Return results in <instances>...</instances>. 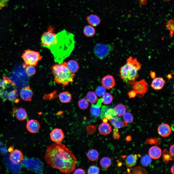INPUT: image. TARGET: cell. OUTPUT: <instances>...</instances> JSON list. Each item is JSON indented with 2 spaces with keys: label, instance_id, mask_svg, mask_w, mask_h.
Masks as SVG:
<instances>
[{
  "label": "cell",
  "instance_id": "cell-28",
  "mask_svg": "<svg viewBox=\"0 0 174 174\" xmlns=\"http://www.w3.org/2000/svg\"><path fill=\"white\" fill-rule=\"evenodd\" d=\"M100 164L101 166L104 168H108L111 165V162L110 159L108 157L103 158L100 160Z\"/></svg>",
  "mask_w": 174,
  "mask_h": 174
},
{
  "label": "cell",
  "instance_id": "cell-32",
  "mask_svg": "<svg viewBox=\"0 0 174 174\" xmlns=\"http://www.w3.org/2000/svg\"><path fill=\"white\" fill-rule=\"evenodd\" d=\"M172 156L165 149L163 152L162 158L164 162L167 163L170 160H172Z\"/></svg>",
  "mask_w": 174,
  "mask_h": 174
},
{
  "label": "cell",
  "instance_id": "cell-30",
  "mask_svg": "<svg viewBox=\"0 0 174 174\" xmlns=\"http://www.w3.org/2000/svg\"><path fill=\"white\" fill-rule=\"evenodd\" d=\"M91 115L93 116L97 117L99 116L101 112V109L99 106L96 105L93 106L90 110Z\"/></svg>",
  "mask_w": 174,
  "mask_h": 174
},
{
  "label": "cell",
  "instance_id": "cell-4",
  "mask_svg": "<svg viewBox=\"0 0 174 174\" xmlns=\"http://www.w3.org/2000/svg\"><path fill=\"white\" fill-rule=\"evenodd\" d=\"M141 64L136 58L132 56L128 58L126 64L120 68L119 75L124 81L130 84L135 81L139 76L138 72L141 68Z\"/></svg>",
  "mask_w": 174,
  "mask_h": 174
},
{
  "label": "cell",
  "instance_id": "cell-52",
  "mask_svg": "<svg viewBox=\"0 0 174 174\" xmlns=\"http://www.w3.org/2000/svg\"><path fill=\"white\" fill-rule=\"evenodd\" d=\"M167 78L169 79H170L172 78V76L171 74H169L167 76Z\"/></svg>",
  "mask_w": 174,
  "mask_h": 174
},
{
  "label": "cell",
  "instance_id": "cell-33",
  "mask_svg": "<svg viewBox=\"0 0 174 174\" xmlns=\"http://www.w3.org/2000/svg\"><path fill=\"white\" fill-rule=\"evenodd\" d=\"M151 158L149 155H146L142 157L141 160V163L144 166H147L150 165L151 162Z\"/></svg>",
  "mask_w": 174,
  "mask_h": 174
},
{
  "label": "cell",
  "instance_id": "cell-26",
  "mask_svg": "<svg viewBox=\"0 0 174 174\" xmlns=\"http://www.w3.org/2000/svg\"><path fill=\"white\" fill-rule=\"evenodd\" d=\"M86 98L88 102L91 103H95L97 100V97L96 94L92 91H89L87 93Z\"/></svg>",
  "mask_w": 174,
  "mask_h": 174
},
{
  "label": "cell",
  "instance_id": "cell-13",
  "mask_svg": "<svg viewBox=\"0 0 174 174\" xmlns=\"http://www.w3.org/2000/svg\"><path fill=\"white\" fill-rule=\"evenodd\" d=\"M13 114L18 120L20 121L25 120L27 115L25 109L22 108H17L16 107L13 108Z\"/></svg>",
  "mask_w": 174,
  "mask_h": 174
},
{
  "label": "cell",
  "instance_id": "cell-5",
  "mask_svg": "<svg viewBox=\"0 0 174 174\" xmlns=\"http://www.w3.org/2000/svg\"><path fill=\"white\" fill-rule=\"evenodd\" d=\"M21 57L26 65L34 66L37 65L42 58L39 52L30 50H25Z\"/></svg>",
  "mask_w": 174,
  "mask_h": 174
},
{
  "label": "cell",
  "instance_id": "cell-21",
  "mask_svg": "<svg viewBox=\"0 0 174 174\" xmlns=\"http://www.w3.org/2000/svg\"><path fill=\"white\" fill-rule=\"evenodd\" d=\"M137 159V156L136 154H131L128 155L125 159L126 164L128 167H132L136 165Z\"/></svg>",
  "mask_w": 174,
  "mask_h": 174
},
{
  "label": "cell",
  "instance_id": "cell-2",
  "mask_svg": "<svg viewBox=\"0 0 174 174\" xmlns=\"http://www.w3.org/2000/svg\"><path fill=\"white\" fill-rule=\"evenodd\" d=\"M44 159L52 167L62 173L71 172L76 167L75 157L69 148L59 142H55L47 147Z\"/></svg>",
  "mask_w": 174,
  "mask_h": 174
},
{
  "label": "cell",
  "instance_id": "cell-48",
  "mask_svg": "<svg viewBox=\"0 0 174 174\" xmlns=\"http://www.w3.org/2000/svg\"><path fill=\"white\" fill-rule=\"evenodd\" d=\"M150 75L152 79H154L156 78V74L154 72L151 71Z\"/></svg>",
  "mask_w": 174,
  "mask_h": 174
},
{
  "label": "cell",
  "instance_id": "cell-37",
  "mask_svg": "<svg viewBox=\"0 0 174 174\" xmlns=\"http://www.w3.org/2000/svg\"><path fill=\"white\" fill-rule=\"evenodd\" d=\"M100 170V168L97 166L92 165L89 167L87 171V173L89 174H99Z\"/></svg>",
  "mask_w": 174,
  "mask_h": 174
},
{
  "label": "cell",
  "instance_id": "cell-53",
  "mask_svg": "<svg viewBox=\"0 0 174 174\" xmlns=\"http://www.w3.org/2000/svg\"><path fill=\"white\" fill-rule=\"evenodd\" d=\"M166 0V1H169V0Z\"/></svg>",
  "mask_w": 174,
  "mask_h": 174
},
{
  "label": "cell",
  "instance_id": "cell-22",
  "mask_svg": "<svg viewBox=\"0 0 174 174\" xmlns=\"http://www.w3.org/2000/svg\"><path fill=\"white\" fill-rule=\"evenodd\" d=\"M67 66L70 71L72 73L76 72L78 70L79 67L77 62L74 60L69 61L67 63Z\"/></svg>",
  "mask_w": 174,
  "mask_h": 174
},
{
  "label": "cell",
  "instance_id": "cell-42",
  "mask_svg": "<svg viewBox=\"0 0 174 174\" xmlns=\"http://www.w3.org/2000/svg\"><path fill=\"white\" fill-rule=\"evenodd\" d=\"M6 89L0 90V97L3 102L7 99L9 92L6 90Z\"/></svg>",
  "mask_w": 174,
  "mask_h": 174
},
{
  "label": "cell",
  "instance_id": "cell-34",
  "mask_svg": "<svg viewBox=\"0 0 174 174\" xmlns=\"http://www.w3.org/2000/svg\"><path fill=\"white\" fill-rule=\"evenodd\" d=\"M166 27L170 31L169 35L170 37H172L174 33V20H170L167 22Z\"/></svg>",
  "mask_w": 174,
  "mask_h": 174
},
{
  "label": "cell",
  "instance_id": "cell-8",
  "mask_svg": "<svg viewBox=\"0 0 174 174\" xmlns=\"http://www.w3.org/2000/svg\"><path fill=\"white\" fill-rule=\"evenodd\" d=\"M50 138L53 142H59L64 138V135L60 129L56 128L52 130L50 134Z\"/></svg>",
  "mask_w": 174,
  "mask_h": 174
},
{
  "label": "cell",
  "instance_id": "cell-36",
  "mask_svg": "<svg viewBox=\"0 0 174 174\" xmlns=\"http://www.w3.org/2000/svg\"><path fill=\"white\" fill-rule=\"evenodd\" d=\"M78 105L80 109H85L88 108L89 106V103L88 101L86 99L83 98L79 101Z\"/></svg>",
  "mask_w": 174,
  "mask_h": 174
},
{
  "label": "cell",
  "instance_id": "cell-12",
  "mask_svg": "<svg viewBox=\"0 0 174 174\" xmlns=\"http://www.w3.org/2000/svg\"><path fill=\"white\" fill-rule=\"evenodd\" d=\"M102 86L105 88L109 89L114 87L115 85V81L113 77L108 75L104 77L102 80Z\"/></svg>",
  "mask_w": 174,
  "mask_h": 174
},
{
  "label": "cell",
  "instance_id": "cell-14",
  "mask_svg": "<svg viewBox=\"0 0 174 174\" xmlns=\"http://www.w3.org/2000/svg\"><path fill=\"white\" fill-rule=\"evenodd\" d=\"M158 131L161 136L163 137H167L170 134L171 129L168 124L163 123L159 126L158 128Z\"/></svg>",
  "mask_w": 174,
  "mask_h": 174
},
{
  "label": "cell",
  "instance_id": "cell-1",
  "mask_svg": "<svg viewBox=\"0 0 174 174\" xmlns=\"http://www.w3.org/2000/svg\"><path fill=\"white\" fill-rule=\"evenodd\" d=\"M49 29L43 34L42 46L50 50L57 63H61L69 56L74 47V35L65 29L56 34Z\"/></svg>",
  "mask_w": 174,
  "mask_h": 174
},
{
  "label": "cell",
  "instance_id": "cell-10",
  "mask_svg": "<svg viewBox=\"0 0 174 174\" xmlns=\"http://www.w3.org/2000/svg\"><path fill=\"white\" fill-rule=\"evenodd\" d=\"M9 157L11 161L15 164H19L23 159L22 152L17 149L13 150L11 152Z\"/></svg>",
  "mask_w": 174,
  "mask_h": 174
},
{
  "label": "cell",
  "instance_id": "cell-15",
  "mask_svg": "<svg viewBox=\"0 0 174 174\" xmlns=\"http://www.w3.org/2000/svg\"><path fill=\"white\" fill-rule=\"evenodd\" d=\"M153 79L151 84V87L155 90L161 89L165 82L163 78L162 77H158Z\"/></svg>",
  "mask_w": 174,
  "mask_h": 174
},
{
  "label": "cell",
  "instance_id": "cell-23",
  "mask_svg": "<svg viewBox=\"0 0 174 174\" xmlns=\"http://www.w3.org/2000/svg\"><path fill=\"white\" fill-rule=\"evenodd\" d=\"M87 156L89 160L94 161L98 159L99 158V154L98 152L96 150L92 149L88 151Z\"/></svg>",
  "mask_w": 174,
  "mask_h": 174
},
{
  "label": "cell",
  "instance_id": "cell-47",
  "mask_svg": "<svg viewBox=\"0 0 174 174\" xmlns=\"http://www.w3.org/2000/svg\"><path fill=\"white\" fill-rule=\"evenodd\" d=\"M170 153L171 155L174 157V145L171 146L170 149Z\"/></svg>",
  "mask_w": 174,
  "mask_h": 174
},
{
  "label": "cell",
  "instance_id": "cell-29",
  "mask_svg": "<svg viewBox=\"0 0 174 174\" xmlns=\"http://www.w3.org/2000/svg\"><path fill=\"white\" fill-rule=\"evenodd\" d=\"M102 102L104 104L108 105L110 104L113 100L112 95L108 93H105L102 96Z\"/></svg>",
  "mask_w": 174,
  "mask_h": 174
},
{
  "label": "cell",
  "instance_id": "cell-11",
  "mask_svg": "<svg viewBox=\"0 0 174 174\" xmlns=\"http://www.w3.org/2000/svg\"><path fill=\"white\" fill-rule=\"evenodd\" d=\"M26 126L27 130L29 132L32 133H35L39 130L40 125L39 123L37 120L32 119L27 121Z\"/></svg>",
  "mask_w": 174,
  "mask_h": 174
},
{
  "label": "cell",
  "instance_id": "cell-38",
  "mask_svg": "<svg viewBox=\"0 0 174 174\" xmlns=\"http://www.w3.org/2000/svg\"><path fill=\"white\" fill-rule=\"evenodd\" d=\"M123 116L124 121L127 123H130L133 120V116L129 112H125Z\"/></svg>",
  "mask_w": 174,
  "mask_h": 174
},
{
  "label": "cell",
  "instance_id": "cell-35",
  "mask_svg": "<svg viewBox=\"0 0 174 174\" xmlns=\"http://www.w3.org/2000/svg\"><path fill=\"white\" fill-rule=\"evenodd\" d=\"M17 90L14 89L9 92L7 99L10 101L13 102L15 101L17 99L16 98Z\"/></svg>",
  "mask_w": 174,
  "mask_h": 174
},
{
  "label": "cell",
  "instance_id": "cell-43",
  "mask_svg": "<svg viewBox=\"0 0 174 174\" xmlns=\"http://www.w3.org/2000/svg\"><path fill=\"white\" fill-rule=\"evenodd\" d=\"M113 137L114 139H117L119 138L120 135L118 134V129H115L113 132Z\"/></svg>",
  "mask_w": 174,
  "mask_h": 174
},
{
  "label": "cell",
  "instance_id": "cell-49",
  "mask_svg": "<svg viewBox=\"0 0 174 174\" xmlns=\"http://www.w3.org/2000/svg\"><path fill=\"white\" fill-rule=\"evenodd\" d=\"M14 150V148L12 146H10L8 150L9 152H12Z\"/></svg>",
  "mask_w": 174,
  "mask_h": 174
},
{
  "label": "cell",
  "instance_id": "cell-24",
  "mask_svg": "<svg viewBox=\"0 0 174 174\" xmlns=\"http://www.w3.org/2000/svg\"><path fill=\"white\" fill-rule=\"evenodd\" d=\"M85 35L87 37L93 36L95 34V30L93 26L90 25H87L83 29Z\"/></svg>",
  "mask_w": 174,
  "mask_h": 174
},
{
  "label": "cell",
  "instance_id": "cell-45",
  "mask_svg": "<svg viewBox=\"0 0 174 174\" xmlns=\"http://www.w3.org/2000/svg\"><path fill=\"white\" fill-rule=\"evenodd\" d=\"M74 174H85L84 170L81 168H78L76 169L74 172Z\"/></svg>",
  "mask_w": 174,
  "mask_h": 174
},
{
  "label": "cell",
  "instance_id": "cell-6",
  "mask_svg": "<svg viewBox=\"0 0 174 174\" xmlns=\"http://www.w3.org/2000/svg\"><path fill=\"white\" fill-rule=\"evenodd\" d=\"M130 84L132 85L133 90L139 97L143 96L148 90L147 84L144 79L138 81H135Z\"/></svg>",
  "mask_w": 174,
  "mask_h": 174
},
{
  "label": "cell",
  "instance_id": "cell-50",
  "mask_svg": "<svg viewBox=\"0 0 174 174\" xmlns=\"http://www.w3.org/2000/svg\"><path fill=\"white\" fill-rule=\"evenodd\" d=\"M131 140V138L130 136H127L126 138V140L128 141L130 140Z\"/></svg>",
  "mask_w": 174,
  "mask_h": 174
},
{
  "label": "cell",
  "instance_id": "cell-9",
  "mask_svg": "<svg viewBox=\"0 0 174 174\" xmlns=\"http://www.w3.org/2000/svg\"><path fill=\"white\" fill-rule=\"evenodd\" d=\"M20 95L21 99L26 101L31 100L33 95V92L29 86L22 88L20 92Z\"/></svg>",
  "mask_w": 174,
  "mask_h": 174
},
{
  "label": "cell",
  "instance_id": "cell-18",
  "mask_svg": "<svg viewBox=\"0 0 174 174\" xmlns=\"http://www.w3.org/2000/svg\"><path fill=\"white\" fill-rule=\"evenodd\" d=\"M120 119V118H118L116 116L109 120L114 126V128L118 129L126 126L127 124V123L124 121H121Z\"/></svg>",
  "mask_w": 174,
  "mask_h": 174
},
{
  "label": "cell",
  "instance_id": "cell-7",
  "mask_svg": "<svg viewBox=\"0 0 174 174\" xmlns=\"http://www.w3.org/2000/svg\"><path fill=\"white\" fill-rule=\"evenodd\" d=\"M110 46L108 45L98 44L96 45L94 48V51L96 56L102 59L107 56L110 50Z\"/></svg>",
  "mask_w": 174,
  "mask_h": 174
},
{
  "label": "cell",
  "instance_id": "cell-3",
  "mask_svg": "<svg viewBox=\"0 0 174 174\" xmlns=\"http://www.w3.org/2000/svg\"><path fill=\"white\" fill-rule=\"evenodd\" d=\"M51 72L54 76V81L56 83L64 87L72 82L75 76L74 73L70 72L65 62L57 63L51 67Z\"/></svg>",
  "mask_w": 174,
  "mask_h": 174
},
{
  "label": "cell",
  "instance_id": "cell-46",
  "mask_svg": "<svg viewBox=\"0 0 174 174\" xmlns=\"http://www.w3.org/2000/svg\"><path fill=\"white\" fill-rule=\"evenodd\" d=\"M128 94L130 98L134 97L137 95L136 93L134 90L130 91L128 93Z\"/></svg>",
  "mask_w": 174,
  "mask_h": 174
},
{
  "label": "cell",
  "instance_id": "cell-44",
  "mask_svg": "<svg viewBox=\"0 0 174 174\" xmlns=\"http://www.w3.org/2000/svg\"><path fill=\"white\" fill-rule=\"evenodd\" d=\"M9 0H0V10L5 7Z\"/></svg>",
  "mask_w": 174,
  "mask_h": 174
},
{
  "label": "cell",
  "instance_id": "cell-39",
  "mask_svg": "<svg viewBox=\"0 0 174 174\" xmlns=\"http://www.w3.org/2000/svg\"><path fill=\"white\" fill-rule=\"evenodd\" d=\"M160 139L159 138H148L145 141V143L147 144H153L158 145L160 143Z\"/></svg>",
  "mask_w": 174,
  "mask_h": 174
},
{
  "label": "cell",
  "instance_id": "cell-27",
  "mask_svg": "<svg viewBox=\"0 0 174 174\" xmlns=\"http://www.w3.org/2000/svg\"><path fill=\"white\" fill-rule=\"evenodd\" d=\"M11 82L12 81L7 77H4L3 80L0 79V90L7 88L8 85L11 84Z\"/></svg>",
  "mask_w": 174,
  "mask_h": 174
},
{
  "label": "cell",
  "instance_id": "cell-41",
  "mask_svg": "<svg viewBox=\"0 0 174 174\" xmlns=\"http://www.w3.org/2000/svg\"><path fill=\"white\" fill-rule=\"evenodd\" d=\"M105 88L103 86L98 87L95 90L97 95L99 97H102L106 93Z\"/></svg>",
  "mask_w": 174,
  "mask_h": 174
},
{
  "label": "cell",
  "instance_id": "cell-51",
  "mask_svg": "<svg viewBox=\"0 0 174 174\" xmlns=\"http://www.w3.org/2000/svg\"><path fill=\"white\" fill-rule=\"evenodd\" d=\"M174 165H173L171 168V172L173 174H174Z\"/></svg>",
  "mask_w": 174,
  "mask_h": 174
},
{
  "label": "cell",
  "instance_id": "cell-16",
  "mask_svg": "<svg viewBox=\"0 0 174 174\" xmlns=\"http://www.w3.org/2000/svg\"><path fill=\"white\" fill-rule=\"evenodd\" d=\"M162 151L161 149L156 146L151 147L149 151V154L150 157L153 159L159 158L161 156Z\"/></svg>",
  "mask_w": 174,
  "mask_h": 174
},
{
  "label": "cell",
  "instance_id": "cell-25",
  "mask_svg": "<svg viewBox=\"0 0 174 174\" xmlns=\"http://www.w3.org/2000/svg\"><path fill=\"white\" fill-rule=\"evenodd\" d=\"M114 110L116 115L121 116L125 112L126 109L124 105L119 104L115 107Z\"/></svg>",
  "mask_w": 174,
  "mask_h": 174
},
{
  "label": "cell",
  "instance_id": "cell-19",
  "mask_svg": "<svg viewBox=\"0 0 174 174\" xmlns=\"http://www.w3.org/2000/svg\"><path fill=\"white\" fill-rule=\"evenodd\" d=\"M58 97L60 102L64 103L69 102L72 98L71 94L67 91H64L60 93Z\"/></svg>",
  "mask_w": 174,
  "mask_h": 174
},
{
  "label": "cell",
  "instance_id": "cell-20",
  "mask_svg": "<svg viewBox=\"0 0 174 174\" xmlns=\"http://www.w3.org/2000/svg\"><path fill=\"white\" fill-rule=\"evenodd\" d=\"M87 20L89 24L93 26L98 25L100 22V19L97 16L94 14H91L87 18Z\"/></svg>",
  "mask_w": 174,
  "mask_h": 174
},
{
  "label": "cell",
  "instance_id": "cell-40",
  "mask_svg": "<svg viewBox=\"0 0 174 174\" xmlns=\"http://www.w3.org/2000/svg\"><path fill=\"white\" fill-rule=\"evenodd\" d=\"M34 67L32 65H28L26 69V72L28 75L31 76L35 73L36 71Z\"/></svg>",
  "mask_w": 174,
  "mask_h": 174
},
{
  "label": "cell",
  "instance_id": "cell-31",
  "mask_svg": "<svg viewBox=\"0 0 174 174\" xmlns=\"http://www.w3.org/2000/svg\"><path fill=\"white\" fill-rule=\"evenodd\" d=\"M116 116L114 109L112 108L108 109L105 112L104 114L105 117L108 120L113 118Z\"/></svg>",
  "mask_w": 174,
  "mask_h": 174
},
{
  "label": "cell",
  "instance_id": "cell-17",
  "mask_svg": "<svg viewBox=\"0 0 174 174\" xmlns=\"http://www.w3.org/2000/svg\"><path fill=\"white\" fill-rule=\"evenodd\" d=\"M98 130L100 134L104 135L109 134L112 131L111 127L109 124L105 122H103L99 125Z\"/></svg>",
  "mask_w": 174,
  "mask_h": 174
}]
</instances>
